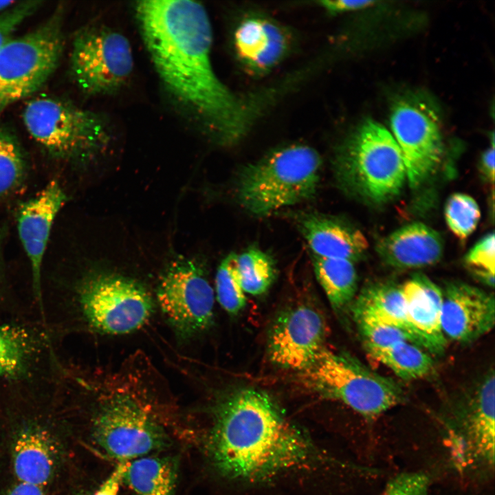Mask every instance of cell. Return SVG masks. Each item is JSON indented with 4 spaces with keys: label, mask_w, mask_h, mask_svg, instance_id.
<instances>
[{
    "label": "cell",
    "mask_w": 495,
    "mask_h": 495,
    "mask_svg": "<svg viewBox=\"0 0 495 495\" xmlns=\"http://www.w3.org/2000/svg\"><path fill=\"white\" fill-rule=\"evenodd\" d=\"M144 44L166 90L221 144L247 133L252 110L216 74L212 30L205 7L190 0L135 3Z\"/></svg>",
    "instance_id": "1"
},
{
    "label": "cell",
    "mask_w": 495,
    "mask_h": 495,
    "mask_svg": "<svg viewBox=\"0 0 495 495\" xmlns=\"http://www.w3.org/2000/svg\"><path fill=\"white\" fill-rule=\"evenodd\" d=\"M208 447L221 473L246 481L302 466L314 456L308 439L268 394L254 388L234 392L219 404Z\"/></svg>",
    "instance_id": "2"
},
{
    "label": "cell",
    "mask_w": 495,
    "mask_h": 495,
    "mask_svg": "<svg viewBox=\"0 0 495 495\" xmlns=\"http://www.w3.org/2000/svg\"><path fill=\"white\" fill-rule=\"evenodd\" d=\"M321 167L320 155L309 146L276 149L241 170L236 182L239 203L260 217L307 201L316 193Z\"/></svg>",
    "instance_id": "3"
},
{
    "label": "cell",
    "mask_w": 495,
    "mask_h": 495,
    "mask_svg": "<svg viewBox=\"0 0 495 495\" xmlns=\"http://www.w3.org/2000/svg\"><path fill=\"white\" fill-rule=\"evenodd\" d=\"M343 190L373 204L386 203L402 192L406 170L395 138L380 123L367 120L343 142L334 160Z\"/></svg>",
    "instance_id": "4"
},
{
    "label": "cell",
    "mask_w": 495,
    "mask_h": 495,
    "mask_svg": "<svg viewBox=\"0 0 495 495\" xmlns=\"http://www.w3.org/2000/svg\"><path fill=\"white\" fill-rule=\"evenodd\" d=\"M104 394L94 417L96 443L119 462L165 448L168 437L141 398L140 386L120 384Z\"/></svg>",
    "instance_id": "5"
},
{
    "label": "cell",
    "mask_w": 495,
    "mask_h": 495,
    "mask_svg": "<svg viewBox=\"0 0 495 495\" xmlns=\"http://www.w3.org/2000/svg\"><path fill=\"white\" fill-rule=\"evenodd\" d=\"M307 384L368 419L401 404L404 393L398 383L371 370L344 353L324 349L302 371Z\"/></svg>",
    "instance_id": "6"
},
{
    "label": "cell",
    "mask_w": 495,
    "mask_h": 495,
    "mask_svg": "<svg viewBox=\"0 0 495 495\" xmlns=\"http://www.w3.org/2000/svg\"><path fill=\"white\" fill-rule=\"evenodd\" d=\"M22 118L30 135L55 157H87L110 140L109 127L100 116L62 99L34 98L25 106Z\"/></svg>",
    "instance_id": "7"
},
{
    "label": "cell",
    "mask_w": 495,
    "mask_h": 495,
    "mask_svg": "<svg viewBox=\"0 0 495 495\" xmlns=\"http://www.w3.org/2000/svg\"><path fill=\"white\" fill-rule=\"evenodd\" d=\"M63 8L38 28L12 38L0 51V112L38 91L56 68L63 50Z\"/></svg>",
    "instance_id": "8"
},
{
    "label": "cell",
    "mask_w": 495,
    "mask_h": 495,
    "mask_svg": "<svg viewBox=\"0 0 495 495\" xmlns=\"http://www.w3.org/2000/svg\"><path fill=\"white\" fill-rule=\"evenodd\" d=\"M70 67L75 82L85 94H114L126 84L133 70L131 43L123 34L108 26L89 25L74 38Z\"/></svg>",
    "instance_id": "9"
},
{
    "label": "cell",
    "mask_w": 495,
    "mask_h": 495,
    "mask_svg": "<svg viewBox=\"0 0 495 495\" xmlns=\"http://www.w3.org/2000/svg\"><path fill=\"white\" fill-rule=\"evenodd\" d=\"M78 300L88 324L111 335L138 330L148 321L153 311L152 298L142 285L110 273L87 277L78 289Z\"/></svg>",
    "instance_id": "10"
},
{
    "label": "cell",
    "mask_w": 495,
    "mask_h": 495,
    "mask_svg": "<svg viewBox=\"0 0 495 495\" xmlns=\"http://www.w3.org/2000/svg\"><path fill=\"white\" fill-rule=\"evenodd\" d=\"M215 294L203 270L194 262L179 258L162 275L157 290L160 309L176 332L192 337L213 322Z\"/></svg>",
    "instance_id": "11"
},
{
    "label": "cell",
    "mask_w": 495,
    "mask_h": 495,
    "mask_svg": "<svg viewBox=\"0 0 495 495\" xmlns=\"http://www.w3.org/2000/svg\"><path fill=\"white\" fill-rule=\"evenodd\" d=\"M390 123L402 153L407 180L411 188H417L434 173L443 155L437 115L419 99L404 98L393 106Z\"/></svg>",
    "instance_id": "12"
},
{
    "label": "cell",
    "mask_w": 495,
    "mask_h": 495,
    "mask_svg": "<svg viewBox=\"0 0 495 495\" xmlns=\"http://www.w3.org/2000/svg\"><path fill=\"white\" fill-rule=\"evenodd\" d=\"M327 327L323 316L312 306L300 304L281 312L272 323L267 353L275 365L302 371L324 349Z\"/></svg>",
    "instance_id": "13"
},
{
    "label": "cell",
    "mask_w": 495,
    "mask_h": 495,
    "mask_svg": "<svg viewBox=\"0 0 495 495\" xmlns=\"http://www.w3.org/2000/svg\"><path fill=\"white\" fill-rule=\"evenodd\" d=\"M442 293L441 327L446 339L468 344L493 329V294L461 282L448 283Z\"/></svg>",
    "instance_id": "14"
},
{
    "label": "cell",
    "mask_w": 495,
    "mask_h": 495,
    "mask_svg": "<svg viewBox=\"0 0 495 495\" xmlns=\"http://www.w3.org/2000/svg\"><path fill=\"white\" fill-rule=\"evenodd\" d=\"M65 201L60 184L53 179L35 197L22 204L18 212V233L31 265L34 294L41 305L43 256L53 222Z\"/></svg>",
    "instance_id": "15"
},
{
    "label": "cell",
    "mask_w": 495,
    "mask_h": 495,
    "mask_svg": "<svg viewBox=\"0 0 495 495\" xmlns=\"http://www.w3.org/2000/svg\"><path fill=\"white\" fill-rule=\"evenodd\" d=\"M232 43L239 61L255 76L272 71L285 58L291 46L289 33L283 26L259 15L246 16L237 24Z\"/></svg>",
    "instance_id": "16"
},
{
    "label": "cell",
    "mask_w": 495,
    "mask_h": 495,
    "mask_svg": "<svg viewBox=\"0 0 495 495\" xmlns=\"http://www.w3.org/2000/svg\"><path fill=\"white\" fill-rule=\"evenodd\" d=\"M296 221L316 255L354 263L361 259L368 249V241L362 232L336 217L302 212L297 215Z\"/></svg>",
    "instance_id": "17"
},
{
    "label": "cell",
    "mask_w": 495,
    "mask_h": 495,
    "mask_svg": "<svg viewBox=\"0 0 495 495\" xmlns=\"http://www.w3.org/2000/svg\"><path fill=\"white\" fill-rule=\"evenodd\" d=\"M408 320L424 348L439 355L447 346L441 327L442 290L429 278L415 274L401 285Z\"/></svg>",
    "instance_id": "18"
},
{
    "label": "cell",
    "mask_w": 495,
    "mask_h": 495,
    "mask_svg": "<svg viewBox=\"0 0 495 495\" xmlns=\"http://www.w3.org/2000/svg\"><path fill=\"white\" fill-rule=\"evenodd\" d=\"M443 247L439 232L422 223H413L382 239L377 251L386 264L409 269L437 263L443 255Z\"/></svg>",
    "instance_id": "19"
},
{
    "label": "cell",
    "mask_w": 495,
    "mask_h": 495,
    "mask_svg": "<svg viewBox=\"0 0 495 495\" xmlns=\"http://www.w3.org/2000/svg\"><path fill=\"white\" fill-rule=\"evenodd\" d=\"M470 390L466 404L465 423L471 446L479 459L493 465L495 446L494 369L488 371Z\"/></svg>",
    "instance_id": "20"
},
{
    "label": "cell",
    "mask_w": 495,
    "mask_h": 495,
    "mask_svg": "<svg viewBox=\"0 0 495 495\" xmlns=\"http://www.w3.org/2000/svg\"><path fill=\"white\" fill-rule=\"evenodd\" d=\"M56 450L50 434L38 426L28 427L18 434L13 445L12 463L19 482L42 487L50 480Z\"/></svg>",
    "instance_id": "21"
},
{
    "label": "cell",
    "mask_w": 495,
    "mask_h": 495,
    "mask_svg": "<svg viewBox=\"0 0 495 495\" xmlns=\"http://www.w3.org/2000/svg\"><path fill=\"white\" fill-rule=\"evenodd\" d=\"M351 311L353 317H369L398 327L411 338L414 344L424 347L408 320L401 285L377 283L366 287L352 303Z\"/></svg>",
    "instance_id": "22"
},
{
    "label": "cell",
    "mask_w": 495,
    "mask_h": 495,
    "mask_svg": "<svg viewBox=\"0 0 495 495\" xmlns=\"http://www.w3.org/2000/svg\"><path fill=\"white\" fill-rule=\"evenodd\" d=\"M177 476L175 458L145 456L128 461L123 482L136 495H174Z\"/></svg>",
    "instance_id": "23"
},
{
    "label": "cell",
    "mask_w": 495,
    "mask_h": 495,
    "mask_svg": "<svg viewBox=\"0 0 495 495\" xmlns=\"http://www.w3.org/2000/svg\"><path fill=\"white\" fill-rule=\"evenodd\" d=\"M314 270L331 306L340 311L349 306L356 294L358 277L354 263L322 257L312 253Z\"/></svg>",
    "instance_id": "24"
},
{
    "label": "cell",
    "mask_w": 495,
    "mask_h": 495,
    "mask_svg": "<svg viewBox=\"0 0 495 495\" xmlns=\"http://www.w3.org/2000/svg\"><path fill=\"white\" fill-rule=\"evenodd\" d=\"M369 354L405 380L428 375L434 361L421 346L409 341H399L384 347L366 349Z\"/></svg>",
    "instance_id": "25"
},
{
    "label": "cell",
    "mask_w": 495,
    "mask_h": 495,
    "mask_svg": "<svg viewBox=\"0 0 495 495\" xmlns=\"http://www.w3.org/2000/svg\"><path fill=\"white\" fill-rule=\"evenodd\" d=\"M35 346L25 329L0 325V379L24 374L34 355Z\"/></svg>",
    "instance_id": "26"
},
{
    "label": "cell",
    "mask_w": 495,
    "mask_h": 495,
    "mask_svg": "<svg viewBox=\"0 0 495 495\" xmlns=\"http://www.w3.org/2000/svg\"><path fill=\"white\" fill-rule=\"evenodd\" d=\"M237 266L245 293L259 296L272 285L276 276L274 261L266 252L250 248L237 254Z\"/></svg>",
    "instance_id": "27"
},
{
    "label": "cell",
    "mask_w": 495,
    "mask_h": 495,
    "mask_svg": "<svg viewBox=\"0 0 495 495\" xmlns=\"http://www.w3.org/2000/svg\"><path fill=\"white\" fill-rule=\"evenodd\" d=\"M26 170V160L19 142L10 131L0 127V197L21 184Z\"/></svg>",
    "instance_id": "28"
},
{
    "label": "cell",
    "mask_w": 495,
    "mask_h": 495,
    "mask_svg": "<svg viewBox=\"0 0 495 495\" xmlns=\"http://www.w3.org/2000/svg\"><path fill=\"white\" fill-rule=\"evenodd\" d=\"M245 294L238 271L237 254L232 252L222 260L217 268L215 298L226 312L235 315L245 306Z\"/></svg>",
    "instance_id": "29"
},
{
    "label": "cell",
    "mask_w": 495,
    "mask_h": 495,
    "mask_svg": "<svg viewBox=\"0 0 495 495\" xmlns=\"http://www.w3.org/2000/svg\"><path fill=\"white\" fill-rule=\"evenodd\" d=\"M445 217L450 230L457 237L464 239L476 229L481 211L472 197L463 193H454L446 201Z\"/></svg>",
    "instance_id": "30"
},
{
    "label": "cell",
    "mask_w": 495,
    "mask_h": 495,
    "mask_svg": "<svg viewBox=\"0 0 495 495\" xmlns=\"http://www.w3.org/2000/svg\"><path fill=\"white\" fill-rule=\"evenodd\" d=\"M353 319L366 349L384 347L399 341L413 343L411 338L398 327L366 316H356Z\"/></svg>",
    "instance_id": "31"
},
{
    "label": "cell",
    "mask_w": 495,
    "mask_h": 495,
    "mask_svg": "<svg viewBox=\"0 0 495 495\" xmlns=\"http://www.w3.org/2000/svg\"><path fill=\"white\" fill-rule=\"evenodd\" d=\"M465 264L478 280L494 287L495 270V241L494 232L478 241L465 257Z\"/></svg>",
    "instance_id": "32"
},
{
    "label": "cell",
    "mask_w": 495,
    "mask_h": 495,
    "mask_svg": "<svg viewBox=\"0 0 495 495\" xmlns=\"http://www.w3.org/2000/svg\"><path fill=\"white\" fill-rule=\"evenodd\" d=\"M40 3L38 1L16 2L0 14V51L13 38L21 24L38 9Z\"/></svg>",
    "instance_id": "33"
},
{
    "label": "cell",
    "mask_w": 495,
    "mask_h": 495,
    "mask_svg": "<svg viewBox=\"0 0 495 495\" xmlns=\"http://www.w3.org/2000/svg\"><path fill=\"white\" fill-rule=\"evenodd\" d=\"M379 495H429V479L422 473H402L392 478Z\"/></svg>",
    "instance_id": "34"
},
{
    "label": "cell",
    "mask_w": 495,
    "mask_h": 495,
    "mask_svg": "<svg viewBox=\"0 0 495 495\" xmlns=\"http://www.w3.org/2000/svg\"><path fill=\"white\" fill-rule=\"evenodd\" d=\"M373 1H358V0H336V1H321L318 5L324 10L331 14H337L346 12L358 10L366 8L374 4Z\"/></svg>",
    "instance_id": "35"
},
{
    "label": "cell",
    "mask_w": 495,
    "mask_h": 495,
    "mask_svg": "<svg viewBox=\"0 0 495 495\" xmlns=\"http://www.w3.org/2000/svg\"><path fill=\"white\" fill-rule=\"evenodd\" d=\"M128 461L119 462L109 477L99 487L94 495H118L120 486L123 482L124 473Z\"/></svg>",
    "instance_id": "36"
},
{
    "label": "cell",
    "mask_w": 495,
    "mask_h": 495,
    "mask_svg": "<svg viewBox=\"0 0 495 495\" xmlns=\"http://www.w3.org/2000/svg\"><path fill=\"white\" fill-rule=\"evenodd\" d=\"M481 169L487 180L494 183V146L492 145L482 155L481 158Z\"/></svg>",
    "instance_id": "37"
},
{
    "label": "cell",
    "mask_w": 495,
    "mask_h": 495,
    "mask_svg": "<svg viewBox=\"0 0 495 495\" xmlns=\"http://www.w3.org/2000/svg\"><path fill=\"white\" fill-rule=\"evenodd\" d=\"M6 495H45V494L42 487L19 482L13 485Z\"/></svg>",
    "instance_id": "38"
},
{
    "label": "cell",
    "mask_w": 495,
    "mask_h": 495,
    "mask_svg": "<svg viewBox=\"0 0 495 495\" xmlns=\"http://www.w3.org/2000/svg\"><path fill=\"white\" fill-rule=\"evenodd\" d=\"M17 1H0V14L12 7Z\"/></svg>",
    "instance_id": "39"
},
{
    "label": "cell",
    "mask_w": 495,
    "mask_h": 495,
    "mask_svg": "<svg viewBox=\"0 0 495 495\" xmlns=\"http://www.w3.org/2000/svg\"><path fill=\"white\" fill-rule=\"evenodd\" d=\"M1 242H2V235L0 231V270H1Z\"/></svg>",
    "instance_id": "40"
}]
</instances>
